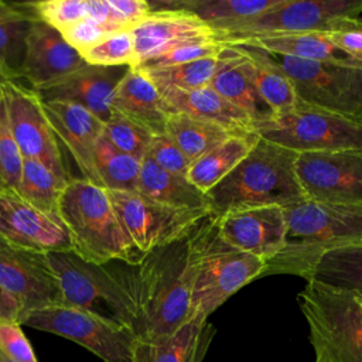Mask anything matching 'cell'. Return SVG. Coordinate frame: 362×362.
Here are the masks:
<instances>
[{
  "mask_svg": "<svg viewBox=\"0 0 362 362\" xmlns=\"http://www.w3.org/2000/svg\"><path fill=\"white\" fill-rule=\"evenodd\" d=\"M160 93L171 113L181 112L194 117H201L218 123L233 133L255 132L252 119L243 110L218 95L211 86L194 90L164 89L160 90Z\"/></svg>",
  "mask_w": 362,
  "mask_h": 362,
  "instance_id": "cell-24",
  "label": "cell"
},
{
  "mask_svg": "<svg viewBox=\"0 0 362 362\" xmlns=\"http://www.w3.org/2000/svg\"><path fill=\"white\" fill-rule=\"evenodd\" d=\"M223 49V45L215 42V41H198L185 44L181 47H177L164 55L146 62L140 66L143 68H160V66H173L180 64H187L204 58H215L221 54Z\"/></svg>",
  "mask_w": 362,
  "mask_h": 362,
  "instance_id": "cell-43",
  "label": "cell"
},
{
  "mask_svg": "<svg viewBox=\"0 0 362 362\" xmlns=\"http://www.w3.org/2000/svg\"><path fill=\"white\" fill-rule=\"evenodd\" d=\"M136 65L150 62L165 52L198 41H214V30L189 11L151 8L133 28Z\"/></svg>",
  "mask_w": 362,
  "mask_h": 362,
  "instance_id": "cell-17",
  "label": "cell"
},
{
  "mask_svg": "<svg viewBox=\"0 0 362 362\" xmlns=\"http://www.w3.org/2000/svg\"><path fill=\"white\" fill-rule=\"evenodd\" d=\"M0 188H1V187H0Z\"/></svg>",
  "mask_w": 362,
  "mask_h": 362,
  "instance_id": "cell-50",
  "label": "cell"
},
{
  "mask_svg": "<svg viewBox=\"0 0 362 362\" xmlns=\"http://www.w3.org/2000/svg\"><path fill=\"white\" fill-rule=\"evenodd\" d=\"M331 44L345 57L362 64V17H345L334 21L325 31Z\"/></svg>",
  "mask_w": 362,
  "mask_h": 362,
  "instance_id": "cell-41",
  "label": "cell"
},
{
  "mask_svg": "<svg viewBox=\"0 0 362 362\" xmlns=\"http://www.w3.org/2000/svg\"><path fill=\"white\" fill-rule=\"evenodd\" d=\"M68 182L41 161L23 157V171L17 194L34 208L42 212L57 214L59 199Z\"/></svg>",
  "mask_w": 362,
  "mask_h": 362,
  "instance_id": "cell-34",
  "label": "cell"
},
{
  "mask_svg": "<svg viewBox=\"0 0 362 362\" xmlns=\"http://www.w3.org/2000/svg\"><path fill=\"white\" fill-rule=\"evenodd\" d=\"M235 45L246 61L247 74L260 98L272 109L274 117L293 110L298 105L293 83L266 51L243 44Z\"/></svg>",
  "mask_w": 362,
  "mask_h": 362,
  "instance_id": "cell-26",
  "label": "cell"
},
{
  "mask_svg": "<svg viewBox=\"0 0 362 362\" xmlns=\"http://www.w3.org/2000/svg\"><path fill=\"white\" fill-rule=\"evenodd\" d=\"M270 55L293 83L298 102L362 124L361 62Z\"/></svg>",
  "mask_w": 362,
  "mask_h": 362,
  "instance_id": "cell-7",
  "label": "cell"
},
{
  "mask_svg": "<svg viewBox=\"0 0 362 362\" xmlns=\"http://www.w3.org/2000/svg\"><path fill=\"white\" fill-rule=\"evenodd\" d=\"M72 252L86 262L105 266L113 260L136 264L140 255L122 226L107 189L83 178H72L57 209Z\"/></svg>",
  "mask_w": 362,
  "mask_h": 362,
  "instance_id": "cell-4",
  "label": "cell"
},
{
  "mask_svg": "<svg viewBox=\"0 0 362 362\" xmlns=\"http://www.w3.org/2000/svg\"><path fill=\"white\" fill-rule=\"evenodd\" d=\"M18 322L68 338L103 362H132L133 359L136 335L129 327L79 307L55 304L30 310L18 317Z\"/></svg>",
  "mask_w": 362,
  "mask_h": 362,
  "instance_id": "cell-9",
  "label": "cell"
},
{
  "mask_svg": "<svg viewBox=\"0 0 362 362\" xmlns=\"http://www.w3.org/2000/svg\"><path fill=\"white\" fill-rule=\"evenodd\" d=\"M0 362H13V361H10V359L0 351Z\"/></svg>",
  "mask_w": 362,
  "mask_h": 362,
  "instance_id": "cell-49",
  "label": "cell"
},
{
  "mask_svg": "<svg viewBox=\"0 0 362 362\" xmlns=\"http://www.w3.org/2000/svg\"><path fill=\"white\" fill-rule=\"evenodd\" d=\"M239 44L256 47L273 55L291 57V58L308 59V61L351 59L331 44L325 33H303V34L263 37V38L247 40Z\"/></svg>",
  "mask_w": 362,
  "mask_h": 362,
  "instance_id": "cell-32",
  "label": "cell"
},
{
  "mask_svg": "<svg viewBox=\"0 0 362 362\" xmlns=\"http://www.w3.org/2000/svg\"><path fill=\"white\" fill-rule=\"evenodd\" d=\"M361 13L362 0H280L253 18L214 31V41L230 45L263 37L325 33L334 21L359 17Z\"/></svg>",
  "mask_w": 362,
  "mask_h": 362,
  "instance_id": "cell-10",
  "label": "cell"
},
{
  "mask_svg": "<svg viewBox=\"0 0 362 362\" xmlns=\"http://www.w3.org/2000/svg\"><path fill=\"white\" fill-rule=\"evenodd\" d=\"M45 256L59 281L64 304L92 311L133 331L134 307L117 270L86 262L72 250Z\"/></svg>",
  "mask_w": 362,
  "mask_h": 362,
  "instance_id": "cell-8",
  "label": "cell"
},
{
  "mask_svg": "<svg viewBox=\"0 0 362 362\" xmlns=\"http://www.w3.org/2000/svg\"><path fill=\"white\" fill-rule=\"evenodd\" d=\"M216 229L218 235L228 245L250 253L266 263L284 245V211L277 205L230 211L216 218Z\"/></svg>",
  "mask_w": 362,
  "mask_h": 362,
  "instance_id": "cell-18",
  "label": "cell"
},
{
  "mask_svg": "<svg viewBox=\"0 0 362 362\" xmlns=\"http://www.w3.org/2000/svg\"><path fill=\"white\" fill-rule=\"evenodd\" d=\"M23 171V154L10 129L4 99L0 102V187L17 192Z\"/></svg>",
  "mask_w": 362,
  "mask_h": 362,
  "instance_id": "cell-39",
  "label": "cell"
},
{
  "mask_svg": "<svg viewBox=\"0 0 362 362\" xmlns=\"http://www.w3.org/2000/svg\"><path fill=\"white\" fill-rule=\"evenodd\" d=\"M0 236L11 245L42 255L72 250L58 214L34 208L17 192L0 188Z\"/></svg>",
  "mask_w": 362,
  "mask_h": 362,
  "instance_id": "cell-16",
  "label": "cell"
},
{
  "mask_svg": "<svg viewBox=\"0 0 362 362\" xmlns=\"http://www.w3.org/2000/svg\"><path fill=\"white\" fill-rule=\"evenodd\" d=\"M264 260L228 245L216 229V218L199 223L195 279L191 297V318L208 317L232 294L252 280L260 279Z\"/></svg>",
  "mask_w": 362,
  "mask_h": 362,
  "instance_id": "cell-6",
  "label": "cell"
},
{
  "mask_svg": "<svg viewBox=\"0 0 362 362\" xmlns=\"http://www.w3.org/2000/svg\"><path fill=\"white\" fill-rule=\"evenodd\" d=\"M280 0H153L150 8H180L192 13L214 31L225 30L253 18Z\"/></svg>",
  "mask_w": 362,
  "mask_h": 362,
  "instance_id": "cell-28",
  "label": "cell"
},
{
  "mask_svg": "<svg viewBox=\"0 0 362 362\" xmlns=\"http://www.w3.org/2000/svg\"><path fill=\"white\" fill-rule=\"evenodd\" d=\"M85 65L81 54L65 41L58 30L37 20L27 35L17 81L25 79L30 88L37 89Z\"/></svg>",
  "mask_w": 362,
  "mask_h": 362,
  "instance_id": "cell-21",
  "label": "cell"
},
{
  "mask_svg": "<svg viewBox=\"0 0 362 362\" xmlns=\"http://www.w3.org/2000/svg\"><path fill=\"white\" fill-rule=\"evenodd\" d=\"M296 174L307 199L362 205V150L300 153Z\"/></svg>",
  "mask_w": 362,
  "mask_h": 362,
  "instance_id": "cell-14",
  "label": "cell"
},
{
  "mask_svg": "<svg viewBox=\"0 0 362 362\" xmlns=\"http://www.w3.org/2000/svg\"><path fill=\"white\" fill-rule=\"evenodd\" d=\"M209 86L228 102L243 110L252 119L255 132L274 117L247 74L245 57L235 45H223V49L218 55Z\"/></svg>",
  "mask_w": 362,
  "mask_h": 362,
  "instance_id": "cell-23",
  "label": "cell"
},
{
  "mask_svg": "<svg viewBox=\"0 0 362 362\" xmlns=\"http://www.w3.org/2000/svg\"><path fill=\"white\" fill-rule=\"evenodd\" d=\"M38 18L59 33L88 16V0L31 1Z\"/></svg>",
  "mask_w": 362,
  "mask_h": 362,
  "instance_id": "cell-40",
  "label": "cell"
},
{
  "mask_svg": "<svg viewBox=\"0 0 362 362\" xmlns=\"http://www.w3.org/2000/svg\"><path fill=\"white\" fill-rule=\"evenodd\" d=\"M0 351L13 362H37L33 346L17 320H0Z\"/></svg>",
  "mask_w": 362,
  "mask_h": 362,
  "instance_id": "cell-45",
  "label": "cell"
},
{
  "mask_svg": "<svg viewBox=\"0 0 362 362\" xmlns=\"http://www.w3.org/2000/svg\"><path fill=\"white\" fill-rule=\"evenodd\" d=\"M260 139L296 153L362 150V124L334 113L298 105L256 130Z\"/></svg>",
  "mask_w": 362,
  "mask_h": 362,
  "instance_id": "cell-11",
  "label": "cell"
},
{
  "mask_svg": "<svg viewBox=\"0 0 362 362\" xmlns=\"http://www.w3.org/2000/svg\"><path fill=\"white\" fill-rule=\"evenodd\" d=\"M51 127L75 161L81 178L99 185L100 180L95 167V148L103 134L105 122L88 109L68 102H42Z\"/></svg>",
  "mask_w": 362,
  "mask_h": 362,
  "instance_id": "cell-20",
  "label": "cell"
},
{
  "mask_svg": "<svg viewBox=\"0 0 362 362\" xmlns=\"http://www.w3.org/2000/svg\"><path fill=\"white\" fill-rule=\"evenodd\" d=\"M0 288L17 303L20 315L30 310L64 304L59 281L47 256L11 245L1 236Z\"/></svg>",
  "mask_w": 362,
  "mask_h": 362,
  "instance_id": "cell-15",
  "label": "cell"
},
{
  "mask_svg": "<svg viewBox=\"0 0 362 362\" xmlns=\"http://www.w3.org/2000/svg\"><path fill=\"white\" fill-rule=\"evenodd\" d=\"M218 57L204 58L187 64L160 66V68H143L148 78L154 82L158 90L177 89V90H194L209 86L216 68Z\"/></svg>",
  "mask_w": 362,
  "mask_h": 362,
  "instance_id": "cell-36",
  "label": "cell"
},
{
  "mask_svg": "<svg viewBox=\"0 0 362 362\" xmlns=\"http://www.w3.org/2000/svg\"><path fill=\"white\" fill-rule=\"evenodd\" d=\"M141 160L117 150L103 134L95 148L100 187L107 191H136Z\"/></svg>",
  "mask_w": 362,
  "mask_h": 362,
  "instance_id": "cell-35",
  "label": "cell"
},
{
  "mask_svg": "<svg viewBox=\"0 0 362 362\" xmlns=\"http://www.w3.org/2000/svg\"><path fill=\"white\" fill-rule=\"evenodd\" d=\"M117 31L123 30L117 28L116 25L85 17L62 30L61 34L69 45H72L78 52H82Z\"/></svg>",
  "mask_w": 362,
  "mask_h": 362,
  "instance_id": "cell-42",
  "label": "cell"
},
{
  "mask_svg": "<svg viewBox=\"0 0 362 362\" xmlns=\"http://www.w3.org/2000/svg\"><path fill=\"white\" fill-rule=\"evenodd\" d=\"M126 235L140 255L188 235L209 212L171 208L136 191H107Z\"/></svg>",
  "mask_w": 362,
  "mask_h": 362,
  "instance_id": "cell-12",
  "label": "cell"
},
{
  "mask_svg": "<svg viewBox=\"0 0 362 362\" xmlns=\"http://www.w3.org/2000/svg\"><path fill=\"white\" fill-rule=\"evenodd\" d=\"M89 65L100 66H134V41L132 30L117 31L103 38L93 47L79 52Z\"/></svg>",
  "mask_w": 362,
  "mask_h": 362,
  "instance_id": "cell-37",
  "label": "cell"
},
{
  "mask_svg": "<svg viewBox=\"0 0 362 362\" xmlns=\"http://www.w3.org/2000/svg\"><path fill=\"white\" fill-rule=\"evenodd\" d=\"M112 110L143 127L153 137L165 134L170 107L148 75L139 66H130L120 81Z\"/></svg>",
  "mask_w": 362,
  "mask_h": 362,
  "instance_id": "cell-22",
  "label": "cell"
},
{
  "mask_svg": "<svg viewBox=\"0 0 362 362\" xmlns=\"http://www.w3.org/2000/svg\"><path fill=\"white\" fill-rule=\"evenodd\" d=\"M130 66L89 65L34 89L42 102L58 100L79 105L92 112L102 122L112 113L115 92Z\"/></svg>",
  "mask_w": 362,
  "mask_h": 362,
  "instance_id": "cell-19",
  "label": "cell"
},
{
  "mask_svg": "<svg viewBox=\"0 0 362 362\" xmlns=\"http://www.w3.org/2000/svg\"><path fill=\"white\" fill-rule=\"evenodd\" d=\"M165 134L192 163L225 141L228 137L240 133H233L218 123L201 117L174 112L168 116Z\"/></svg>",
  "mask_w": 362,
  "mask_h": 362,
  "instance_id": "cell-31",
  "label": "cell"
},
{
  "mask_svg": "<svg viewBox=\"0 0 362 362\" xmlns=\"http://www.w3.org/2000/svg\"><path fill=\"white\" fill-rule=\"evenodd\" d=\"M307 280L362 296V243L325 253L310 270Z\"/></svg>",
  "mask_w": 362,
  "mask_h": 362,
  "instance_id": "cell-33",
  "label": "cell"
},
{
  "mask_svg": "<svg viewBox=\"0 0 362 362\" xmlns=\"http://www.w3.org/2000/svg\"><path fill=\"white\" fill-rule=\"evenodd\" d=\"M37 20L31 1L0 0V68L10 79H18L27 35Z\"/></svg>",
  "mask_w": 362,
  "mask_h": 362,
  "instance_id": "cell-30",
  "label": "cell"
},
{
  "mask_svg": "<svg viewBox=\"0 0 362 362\" xmlns=\"http://www.w3.org/2000/svg\"><path fill=\"white\" fill-rule=\"evenodd\" d=\"M298 304L314 362H362V296L307 280Z\"/></svg>",
  "mask_w": 362,
  "mask_h": 362,
  "instance_id": "cell-5",
  "label": "cell"
},
{
  "mask_svg": "<svg viewBox=\"0 0 362 362\" xmlns=\"http://www.w3.org/2000/svg\"><path fill=\"white\" fill-rule=\"evenodd\" d=\"M283 211L284 245L264 263L262 277L291 274L305 279L325 253L362 243V205H335L305 198Z\"/></svg>",
  "mask_w": 362,
  "mask_h": 362,
  "instance_id": "cell-2",
  "label": "cell"
},
{
  "mask_svg": "<svg viewBox=\"0 0 362 362\" xmlns=\"http://www.w3.org/2000/svg\"><path fill=\"white\" fill-rule=\"evenodd\" d=\"M20 315V307L17 303L0 288V320H17Z\"/></svg>",
  "mask_w": 362,
  "mask_h": 362,
  "instance_id": "cell-46",
  "label": "cell"
},
{
  "mask_svg": "<svg viewBox=\"0 0 362 362\" xmlns=\"http://www.w3.org/2000/svg\"><path fill=\"white\" fill-rule=\"evenodd\" d=\"M136 192L171 208L211 214L206 194L198 189L185 175H177L160 168L147 156L140 164Z\"/></svg>",
  "mask_w": 362,
  "mask_h": 362,
  "instance_id": "cell-25",
  "label": "cell"
},
{
  "mask_svg": "<svg viewBox=\"0 0 362 362\" xmlns=\"http://www.w3.org/2000/svg\"><path fill=\"white\" fill-rule=\"evenodd\" d=\"M215 332L204 318H191L175 332L156 339H136L132 362H191L202 341Z\"/></svg>",
  "mask_w": 362,
  "mask_h": 362,
  "instance_id": "cell-27",
  "label": "cell"
},
{
  "mask_svg": "<svg viewBox=\"0 0 362 362\" xmlns=\"http://www.w3.org/2000/svg\"><path fill=\"white\" fill-rule=\"evenodd\" d=\"M199 223L180 240L117 270L134 307L136 339L170 335L191 320Z\"/></svg>",
  "mask_w": 362,
  "mask_h": 362,
  "instance_id": "cell-1",
  "label": "cell"
},
{
  "mask_svg": "<svg viewBox=\"0 0 362 362\" xmlns=\"http://www.w3.org/2000/svg\"><path fill=\"white\" fill-rule=\"evenodd\" d=\"M257 133H240L228 137L225 141L191 163L187 178L204 194H208L222 181L256 146Z\"/></svg>",
  "mask_w": 362,
  "mask_h": 362,
  "instance_id": "cell-29",
  "label": "cell"
},
{
  "mask_svg": "<svg viewBox=\"0 0 362 362\" xmlns=\"http://www.w3.org/2000/svg\"><path fill=\"white\" fill-rule=\"evenodd\" d=\"M103 137L112 143L117 150L143 160L147 154L153 136L139 124L117 112L110 113L105 123Z\"/></svg>",
  "mask_w": 362,
  "mask_h": 362,
  "instance_id": "cell-38",
  "label": "cell"
},
{
  "mask_svg": "<svg viewBox=\"0 0 362 362\" xmlns=\"http://www.w3.org/2000/svg\"><path fill=\"white\" fill-rule=\"evenodd\" d=\"M7 79H10V78H8L7 74L0 68V102H1V99H3V85H4V82H6Z\"/></svg>",
  "mask_w": 362,
  "mask_h": 362,
  "instance_id": "cell-48",
  "label": "cell"
},
{
  "mask_svg": "<svg viewBox=\"0 0 362 362\" xmlns=\"http://www.w3.org/2000/svg\"><path fill=\"white\" fill-rule=\"evenodd\" d=\"M3 99L11 133L23 157L35 158L58 177L71 181L74 177L65 168L59 141L38 93L20 81L7 79L3 85Z\"/></svg>",
  "mask_w": 362,
  "mask_h": 362,
  "instance_id": "cell-13",
  "label": "cell"
},
{
  "mask_svg": "<svg viewBox=\"0 0 362 362\" xmlns=\"http://www.w3.org/2000/svg\"><path fill=\"white\" fill-rule=\"evenodd\" d=\"M297 156L259 137L250 153L208 191L211 215L264 205L286 208L305 199L296 174Z\"/></svg>",
  "mask_w": 362,
  "mask_h": 362,
  "instance_id": "cell-3",
  "label": "cell"
},
{
  "mask_svg": "<svg viewBox=\"0 0 362 362\" xmlns=\"http://www.w3.org/2000/svg\"><path fill=\"white\" fill-rule=\"evenodd\" d=\"M212 337H214V334L208 335V337L202 341V344H201L199 349L197 351V354H195V356L192 358V361H191V362H202V359H204V356H205V354H206V351H208V346H209V344H211Z\"/></svg>",
  "mask_w": 362,
  "mask_h": 362,
  "instance_id": "cell-47",
  "label": "cell"
},
{
  "mask_svg": "<svg viewBox=\"0 0 362 362\" xmlns=\"http://www.w3.org/2000/svg\"><path fill=\"white\" fill-rule=\"evenodd\" d=\"M146 156L160 168L177 175L187 177V171L191 165V161L167 134L154 136Z\"/></svg>",
  "mask_w": 362,
  "mask_h": 362,
  "instance_id": "cell-44",
  "label": "cell"
}]
</instances>
